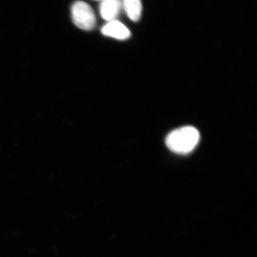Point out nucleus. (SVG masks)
I'll use <instances>...</instances> for the list:
<instances>
[{"label":"nucleus","mask_w":257,"mask_h":257,"mask_svg":"<svg viewBox=\"0 0 257 257\" xmlns=\"http://www.w3.org/2000/svg\"><path fill=\"white\" fill-rule=\"evenodd\" d=\"M200 140L199 131L194 126H184L174 130L166 139V145L171 151L187 155L197 146Z\"/></svg>","instance_id":"1"},{"label":"nucleus","mask_w":257,"mask_h":257,"mask_svg":"<svg viewBox=\"0 0 257 257\" xmlns=\"http://www.w3.org/2000/svg\"><path fill=\"white\" fill-rule=\"evenodd\" d=\"M72 18L74 25L84 30H92L96 25L94 11L87 3L77 1L74 3L71 9Z\"/></svg>","instance_id":"2"},{"label":"nucleus","mask_w":257,"mask_h":257,"mask_svg":"<svg viewBox=\"0 0 257 257\" xmlns=\"http://www.w3.org/2000/svg\"><path fill=\"white\" fill-rule=\"evenodd\" d=\"M101 32L105 36L119 40H126L131 36V32L128 29L117 20L108 22L107 24L101 28Z\"/></svg>","instance_id":"3"},{"label":"nucleus","mask_w":257,"mask_h":257,"mask_svg":"<svg viewBox=\"0 0 257 257\" xmlns=\"http://www.w3.org/2000/svg\"><path fill=\"white\" fill-rule=\"evenodd\" d=\"M122 5L120 0H102L99 7L101 18L107 22L114 21L119 16Z\"/></svg>","instance_id":"4"},{"label":"nucleus","mask_w":257,"mask_h":257,"mask_svg":"<svg viewBox=\"0 0 257 257\" xmlns=\"http://www.w3.org/2000/svg\"><path fill=\"white\" fill-rule=\"evenodd\" d=\"M121 5L130 20L137 22L141 18L143 12L141 0H122Z\"/></svg>","instance_id":"5"},{"label":"nucleus","mask_w":257,"mask_h":257,"mask_svg":"<svg viewBox=\"0 0 257 257\" xmlns=\"http://www.w3.org/2000/svg\"><path fill=\"white\" fill-rule=\"evenodd\" d=\"M100 1H102V0H100Z\"/></svg>","instance_id":"6"}]
</instances>
